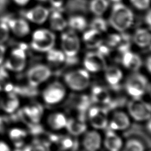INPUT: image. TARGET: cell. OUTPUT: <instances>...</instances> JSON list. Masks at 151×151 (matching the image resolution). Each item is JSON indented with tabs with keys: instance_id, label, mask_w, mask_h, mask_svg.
Instances as JSON below:
<instances>
[{
	"instance_id": "6da1fadb",
	"label": "cell",
	"mask_w": 151,
	"mask_h": 151,
	"mask_svg": "<svg viewBox=\"0 0 151 151\" xmlns=\"http://www.w3.org/2000/svg\"><path fill=\"white\" fill-rule=\"evenodd\" d=\"M133 21V12L126 6L119 2L113 6L109 22L114 28L123 32L132 25Z\"/></svg>"
},
{
	"instance_id": "7a4b0ae2",
	"label": "cell",
	"mask_w": 151,
	"mask_h": 151,
	"mask_svg": "<svg viewBox=\"0 0 151 151\" xmlns=\"http://www.w3.org/2000/svg\"><path fill=\"white\" fill-rule=\"evenodd\" d=\"M55 41V36L54 33L47 29H38L33 34L31 47L38 51H48L52 49Z\"/></svg>"
},
{
	"instance_id": "3957f363",
	"label": "cell",
	"mask_w": 151,
	"mask_h": 151,
	"mask_svg": "<svg viewBox=\"0 0 151 151\" xmlns=\"http://www.w3.org/2000/svg\"><path fill=\"white\" fill-rule=\"evenodd\" d=\"M64 81L72 90L80 91L86 88L90 83V76L86 70H77L65 74Z\"/></svg>"
},
{
	"instance_id": "277c9868",
	"label": "cell",
	"mask_w": 151,
	"mask_h": 151,
	"mask_svg": "<svg viewBox=\"0 0 151 151\" xmlns=\"http://www.w3.org/2000/svg\"><path fill=\"white\" fill-rule=\"evenodd\" d=\"M147 85V80L145 76L135 73L128 77L125 87L129 95L134 98H139L145 93Z\"/></svg>"
},
{
	"instance_id": "5b68a950",
	"label": "cell",
	"mask_w": 151,
	"mask_h": 151,
	"mask_svg": "<svg viewBox=\"0 0 151 151\" xmlns=\"http://www.w3.org/2000/svg\"><path fill=\"white\" fill-rule=\"evenodd\" d=\"M128 110L131 116L137 121L147 120L150 117V106L139 98H134L129 103Z\"/></svg>"
},
{
	"instance_id": "8992f818",
	"label": "cell",
	"mask_w": 151,
	"mask_h": 151,
	"mask_svg": "<svg viewBox=\"0 0 151 151\" xmlns=\"http://www.w3.org/2000/svg\"><path fill=\"white\" fill-rule=\"evenodd\" d=\"M61 46L67 58L74 57L77 55L80 48V41L74 31H69L62 34Z\"/></svg>"
},
{
	"instance_id": "52a82bcc",
	"label": "cell",
	"mask_w": 151,
	"mask_h": 151,
	"mask_svg": "<svg viewBox=\"0 0 151 151\" xmlns=\"http://www.w3.org/2000/svg\"><path fill=\"white\" fill-rule=\"evenodd\" d=\"M65 94L64 87L59 82H54L47 86L42 93L44 101L48 104H55L61 101Z\"/></svg>"
},
{
	"instance_id": "ba28073f",
	"label": "cell",
	"mask_w": 151,
	"mask_h": 151,
	"mask_svg": "<svg viewBox=\"0 0 151 151\" xmlns=\"http://www.w3.org/2000/svg\"><path fill=\"white\" fill-rule=\"evenodd\" d=\"M50 69L43 64H37L31 67L28 72L29 83L33 87L40 85L51 76Z\"/></svg>"
},
{
	"instance_id": "9c48e42d",
	"label": "cell",
	"mask_w": 151,
	"mask_h": 151,
	"mask_svg": "<svg viewBox=\"0 0 151 151\" xmlns=\"http://www.w3.org/2000/svg\"><path fill=\"white\" fill-rule=\"evenodd\" d=\"M26 63V55L24 48L19 47L12 50L9 58L6 62V67L10 70L20 71L22 70Z\"/></svg>"
},
{
	"instance_id": "30bf717a",
	"label": "cell",
	"mask_w": 151,
	"mask_h": 151,
	"mask_svg": "<svg viewBox=\"0 0 151 151\" xmlns=\"http://www.w3.org/2000/svg\"><path fill=\"white\" fill-rule=\"evenodd\" d=\"M84 65L87 70L96 73L106 68V61L99 52H89L85 57Z\"/></svg>"
},
{
	"instance_id": "8fae6325",
	"label": "cell",
	"mask_w": 151,
	"mask_h": 151,
	"mask_svg": "<svg viewBox=\"0 0 151 151\" xmlns=\"http://www.w3.org/2000/svg\"><path fill=\"white\" fill-rule=\"evenodd\" d=\"M91 125L98 129L106 128L107 125V114L105 109L99 107H91L88 112Z\"/></svg>"
},
{
	"instance_id": "7c38bea8",
	"label": "cell",
	"mask_w": 151,
	"mask_h": 151,
	"mask_svg": "<svg viewBox=\"0 0 151 151\" xmlns=\"http://www.w3.org/2000/svg\"><path fill=\"white\" fill-rule=\"evenodd\" d=\"M2 20L6 22L12 32L19 37L26 35L29 32V27L27 21L22 18H5Z\"/></svg>"
},
{
	"instance_id": "4fadbf2b",
	"label": "cell",
	"mask_w": 151,
	"mask_h": 151,
	"mask_svg": "<svg viewBox=\"0 0 151 151\" xmlns=\"http://www.w3.org/2000/svg\"><path fill=\"white\" fill-rule=\"evenodd\" d=\"M48 14V10L41 6H37L24 12L26 18L36 24L44 23L47 18Z\"/></svg>"
},
{
	"instance_id": "5bb4252c",
	"label": "cell",
	"mask_w": 151,
	"mask_h": 151,
	"mask_svg": "<svg viewBox=\"0 0 151 151\" xmlns=\"http://www.w3.org/2000/svg\"><path fill=\"white\" fill-rule=\"evenodd\" d=\"M22 113L26 122L34 124L40 122L42 114V109L40 106L34 105L25 107Z\"/></svg>"
},
{
	"instance_id": "9a60e30c",
	"label": "cell",
	"mask_w": 151,
	"mask_h": 151,
	"mask_svg": "<svg viewBox=\"0 0 151 151\" xmlns=\"http://www.w3.org/2000/svg\"><path fill=\"white\" fill-rule=\"evenodd\" d=\"M83 144L86 150L96 151L101 145L100 135L96 131L88 132L83 139Z\"/></svg>"
},
{
	"instance_id": "2e32d148",
	"label": "cell",
	"mask_w": 151,
	"mask_h": 151,
	"mask_svg": "<svg viewBox=\"0 0 151 151\" xmlns=\"http://www.w3.org/2000/svg\"><path fill=\"white\" fill-rule=\"evenodd\" d=\"M122 64L128 69L136 71L138 70L142 65V60L138 55L129 50L123 53Z\"/></svg>"
},
{
	"instance_id": "e0dca14e",
	"label": "cell",
	"mask_w": 151,
	"mask_h": 151,
	"mask_svg": "<svg viewBox=\"0 0 151 151\" xmlns=\"http://www.w3.org/2000/svg\"><path fill=\"white\" fill-rule=\"evenodd\" d=\"M130 124L128 116L123 111H118L114 113L110 126L113 130H124Z\"/></svg>"
},
{
	"instance_id": "ac0fdd59",
	"label": "cell",
	"mask_w": 151,
	"mask_h": 151,
	"mask_svg": "<svg viewBox=\"0 0 151 151\" xmlns=\"http://www.w3.org/2000/svg\"><path fill=\"white\" fill-rule=\"evenodd\" d=\"M83 38L86 44L89 48L98 47L102 42V36L100 32L94 29L86 31Z\"/></svg>"
},
{
	"instance_id": "d6986e66",
	"label": "cell",
	"mask_w": 151,
	"mask_h": 151,
	"mask_svg": "<svg viewBox=\"0 0 151 151\" xmlns=\"http://www.w3.org/2000/svg\"><path fill=\"white\" fill-rule=\"evenodd\" d=\"M64 9L69 14L86 13L88 4L87 0H68Z\"/></svg>"
},
{
	"instance_id": "ffe728a7",
	"label": "cell",
	"mask_w": 151,
	"mask_h": 151,
	"mask_svg": "<svg viewBox=\"0 0 151 151\" xmlns=\"http://www.w3.org/2000/svg\"><path fill=\"white\" fill-rule=\"evenodd\" d=\"M104 145L109 151H119L122 146V141L113 131L109 130L106 134Z\"/></svg>"
},
{
	"instance_id": "44dd1931",
	"label": "cell",
	"mask_w": 151,
	"mask_h": 151,
	"mask_svg": "<svg viewBox=\"0 0 151 151\" xmlns=\"http://www.w3.org/2000/svg\"><path fill=\"white\" fill-rule=\"evenodd\" d=\"M91 98L93 101L100 104H107L110 101V95L109 91L101 87L96 86L92 89Z\"/></svg>"
},
{
	"instance_id": "7402d4cb",
	"label": "cell",
	"mask_w": 151,
	"mask_h": 151,
	"mask_svg": "<svg viewBox=\"0 0 151 151\" xmlns=\"http://www.w3.org/2000/svg\"><path fill=\"white\" fill-rule=\"evenodd\" d=\"M65 127L70 134L78 136L86 131L87 126L81 119L71 118L67 120Z\"/></svg>"
},
{
	"instance_id": "603a6c76",
	"label": "cell",
	"mask_w": 151,
	"mask_h": 151,
	"mask_svg": "<svg viewBox=\"0 0 151 151\" xmlns=\"http://www.w3.org/2000/svg\"><path fill=\"white\" fill-rule=\"evenodd\" d=\"M67 120L63 114L61 113H54L48 117V123L52 129L59 130L65 127Z\"/></svg>"
},
{
	"instance_id": "cb8c5ba5",
	"label": "cell",
	"mask_w": 151,
	"mask_h": 151,
	"mask_svg": "<svg viewBox=\"0 0 151 151\" xmlns=\"http://www.w3.org/2000/svg\"><path fill=\"white\" fill-rule=\"evenodd\" d=\"M122 72L120 69L115 66H110L106 68L105 77L107 81L111 85H116L122 78Z\"/></svg>"
},
{
	"instance_id": "d4e9b609",
	"label": "cell",
	"mask_w": 151,
	"mask_h": 151,
	"mask_svg": "<svg viewBox=\"0 0 151 151\" xmlns=\"http://www.w3.org/2000/svg\"><path fill=\"white\" fill-rule=\"evenodd\" d=\"M134 42L140 47H147L150 44V34L145 29H138L133 36Z\"/></svg>"
},
{
	"instance_id": "484cf974",
	"label": "cell",
	"mask_w": 151,
	"mask_h": 151,
	"mask_svg": "<svg viewBox=\"0 0 151 151\" xmlns=\"http://www.w3.org/2000/svg\"><path fill=\"white\" fill-rule=\"evenodd\" d=\"M50 21L51 28L56 31L63 30L67 25L66 21L57 11H55L51 14Z\"/></svg>"
},
{
	"instance_id": "4316f807",
	"label": "cell",
	"mask_w": 151,
	"mask_h": 151,
	"mask_svg": "<svg viewBox=\"0 0 151 151\" xmlns=\"http://www.w3.org/2000/svg\"><path fill=\"white\" fill-rule=\"evenodd\" d=\"M109 5L107 0H91L88 5V8L95 15H102Z\"/></svg>"
},
{
	"instance_id": "83f0119b",
	"label": "cell",
	"mask_w": 151,
	"mask_h": 151,
	"mask_svg": "<svg viewBox=\"0 0 151 151\" xmlns=\"http://www.w3.org/2000/svg\"><path fill=\"white\" fill-rule=\"evenodd\" d=\"M52 141L55 142L61 150H68L74 146V142L68 136H53L51 137Z\"/></svg>"
},
{
	"instance_id": "f1b7e54d",
	"label": "cell",
	"mask_w": 151,
	"mask_h": 151,
	"mask_svg": "<svg viewBox=\"0 0 151 151\" xmlns=\"http://www.w3.org/2000/svg\"><path fill=\"white\" fill-rule=\"evenodd\" d=\"M69 26L78 31L84 30L87 25L86 19L81 15L71 16L68 19Z\"/></svg>"
},
{
	"instance_id": "f546056e",
	"label": "cell",
	"mask_w": 151,
	"mask_h": 151,
	"mask_svg": "<svg viewBox=\"0 0 151 151\" xmlns=\"http://www.w3.org/2000/svg\"><path fill=\"white\" fill-rule=\"evenodd\" d=\"M47 60L53 63H61L65 60V54L60 50L51 49L48 51Z\"/></svg>"
},
{
	"instance_id": "4dcf8cb0",
	"label": "cell",
	"mask_w": 151,
	"mask_h": 151,
	"mask_svg": "<svg viewBox=\"0 0 151 151\" xmlns=\"http://www.w3.org/2000/svg\"><path fill=\"white\" fill-rule=\"evenodd\" d=\"M11 139L17 146H20L23 143L24 138L26 137V132L19 129H14L9 133Z\"/></svg>"
},
{
	"instance_id": "1f68e13d",
	"label": "cell",
	"mask_w": 151,
	"mask_h": 151,
	"mask_svg": "<svg viewBox=\"0 0 151 151\" xmlns=\"http://www.w3.org/2000/svg\"><path fill=\"white\" fill-rule=\"evenodd\" d=\"M144 146L140 141L132 139L126 142L123 151H144Z\"/></svg>"
},
{
	"instance_id": "d6a6232c",
	"label": "cell",
	"mask_w": 151,
	"mask_h": 151,
	"mask_svg": "<svg viewBox=\"0 0 151 151\" xmlns=\"http://www.w3.org/2000/svg\"><path fill=\"white\" fill-rule=\"evenodd\" d=\"M90 27L91 29H96L99 32L105 31L107 28V23L103 18L96 17L91 21Z\"/></svg>"
},
{
	"instance_id": "836d02e7",
	"label": "cell",
	"mask_w": 151,
	"mask_h": 151,
	"mask_svg": "<svg viewBox=\"0 0 151 151\" xmlns=\"http://www.w3.org/2000/svg\"><path fill=\"white\" fill-rule=\"evenodd\" d=\"M19 101L17 97L15 96H11L5 103H4V109L8 113H12L16 110L18 107Z\"/></svg>"
},
{
	"instance_id": "e575fe53",
	"label": "cell",
	"mask_w": 151,
	"mask_h": 151,
	"mask_svg": "<svg viewBox=\"0 0 151 151\" xmlns=\"http://www.w3.org/2000/svg\"><path fill=\"white\" fill-rule=\"evenodd\" d=\"M9 28L6 22L1 21L0 22V44L5 42L9 37Z\"/></svg>"
},
{
	"instance_id": "d590c367",
	"label": "cell",
	"mask_w": 151,
	"mask_h": 151,
	"mask_svg": "<svg viewBox=\"0 0 151 151\" xmlns=\"http://www.w3.org/2000/svg\"><path fill=\"white\" fill-rule=\"evenodd\" d=\"M131 3L139 9H146L149 8L150 0H130Z\"/></svg>"
},
{
	"instance_id": "8d00e7d4",
	"label": "cell",
	"mask_w": 151,
	"mask_h": 151,
	"mask_svg": "<svg viewBox=\"0 0 151 151\" xmlns=\"http://www.w3.org/2000/svg\"><path fill=\"white\" fill-rule=\"evenodd\" d=\"M24 151H48V147L41 143H35L25 148Z\"/></svg>"
},
{
	"instance_id": "74e56055",
	"label": "cell",
	"mask_w": 151,
	"mask_h": 151,
	"mask_svg": "<svg viewBox=\"0 0 151 151\" xmlns=\"http://www.w3.org/2000/svg\"><path fill=\"white\" fill-rule=\"evenodd\" d=\"M120 41V35L118 34H111L108 36L107 43L110 47H116Z\"/></svg>"
},
{
	"instance_id": "f35d334b",
	"label": "cell",
	"mask_w": 151,
	"mask_h": 151,
	"mask_svg": "<svg viewBox=\"0 0 151 151\" xmlns=\"http://www.w3.org/2000/svg\"><path fill=\"white\" fill-rule=\"evenodd\" d=\"M52 6L57 9H61L64 0H50Z\"/></svg>"
},
{
	"instance_id": "ab89813d",
	"label": "cell",
	"mask_w": 151,
	"mask_h": 151,
	"mask_svg": "<svg viewBox=\"0 0 151 151\" xmlns=\"http://www.w3.org/2000/svg\"><path fill=\"white\" fill-rule=\"evenodd\" d=\"M5 52V47L2 44H0V64L2 63L4 60Z\"/></svg>"
},
{
	"instance_id": "60d3db41",
	"label": "cell",
	"mask_w": 151,
	"mask_h": 151,
	"mask_svg": "<svg viewBox=\"0 0 151 151\" xmlns=\"http://www.w3.org/2000/svg\"><path fill=\"white\" fill-rule=\"evenodd\" d=\"M0 151H9V148L5 143L0 142Z\"/></svg>"
},
{
	"instance_id": "b9f144b4",
	"label": "cell",
	"mask_w": 151,
	"mask_h": 151,
	"mask_svg": "<svg viewBox=\"0 0 151 151\" xmlns=\"http://www.w3.org/2000/svg\"><path fill=\"white\" fill-rule=\"evenodd\" d=\"M145 20L146 23L150 26V10H149L148 12L146 13V15L145 17Z\"/></svg>"
},
{
	"instance_id": "7bdbcfd3",
	"label": "cell",
	"mask_w": 151,
	"mask_h": 151,
	"mask_svg": "<svg viewBox=\"0 0 151 151\" xmlns=\"http://www.w3.org/2000/svg\"><path fill=\"white\" fill-rule=\"evenodd\" d=\"M16 4L19 5H24L27 4L29 0H14Z\"/></svg>"
},
{
	"instance_id": "ee69618b",
	"label": "cell",
	"mask_w": 151,
	"mask_h": 151,
	"mask_svg": "<svg viewBox=\"0 0 151 151\" xmlns=\"http://www.w3.org/2000/svg\"><path fill=\"white\" fill-rule=\"evenodd\" d=\"M150 62H151L150 57L149 56L148 58H147V60H146V67H147V70H148L149 72L150 71V67H151V63H150Z\"/></svg>"
},
{
	"instance_id": "f6af8a7d",
	"label": "cell",
	"mask_w": 151,
	"mask_h": 151,
	"mask_svg": "<svg viewBox=\"0 0 151 151\" xmlns=\"http://www.w3.org/2000/svg\"><path fill=\"white\" fill-rule=\"evenodd\" d=\"M4 120L0 117V132L2 131L4 128Z\"/></svg>"
},
{
	"instance_id": "bcb514c9",
	"label": "cell",
	"mask_w": 151,
	"mask_h": 151,
	"mask_svg": "<svg viewBox=\"0 0 151 151\" xmlns=\"http://www.w3.org/2000/svg\"><path fill=\"white\" fill-rule=\"evenodd\" d=\"M8 0H0V6L4 7L7 4Z\"/></svg>"
},
{
	"instance_id": "7dc6e473",
	"label": "cell",
	"mask_w": 151,
	"mask_h": 151,
	"mask_svg": "<svg viewBox=\"0 0 151 151\" xmlns=\"http://www.w3.org/2000/svg\"><path fill=\"white\" fill-rule=\"evenodd\" d=\"M4 7H1V6H0V14L2 12V11H3V9H4Z\"/></svg>"
},
{
	"instance_id": "c3c4849f",
	"label": "cell",
	"mask_w": 151,
	"mask_h": 151,
	"mask_svg": "<svg viewBox=\"0 0 151 151\" xmlns=\"http://www.w3.org/2000/svg\"><path fill=\"white\" fill-rule=\"evenodd\" d=\"M111 1H113V2H117L120 1V0H111Z\"/></svg>"
},
{
	"instance_id": "681fc988",
	"label": "cell",
	"mask_w": 151,
	"mask_h": 151,
	"mask_svg": "<svg viewBox=\"0 0 151 151\" xmlns=\"http://www.w3.org/2000/svg\"><path fill=\"white\" fill-rule=\"evenodd\" d=\"M38 1H41V2H45V1H47V0H38Z\"/></svg>"
}]
</instances>
